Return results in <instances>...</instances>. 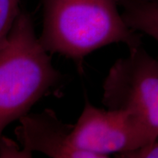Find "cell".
<instances>
[{"label":"cell","mask_w":158,"mask_h":158,"mask_svg":"<svg viewBox=\"0 0 158 158\" xmlns=\"http://www.w3.org/2000/svg\"><path fill=\"white\" fill-rule=\"evenodd\" d=\"M122 16L133 31L149 35L158 42V0H117Z\"/></svg>","instance_id":"8992f818"},{"label":"cell","mask_w":158,"mask_h":158,"mask_svg":"<svg viewBox=\"0 0 158 158\" xmlns=\"http://www.w3.org/2000/svg\"><path fill=\"white\" fill-rule=\"evenodd\" d=\"M73 141L78 149L98 158L116 157L154 143L145 126L126 110L100 109L86 101L74 124Z\"/></svg>","instance_id":"277c9868"},{"label":"cell","mask_w":158,"mask_h":158,"mask_svg":"<svg viewBox=\"0 0 158 158\" xmlns=\"http://www.w3.org/2000/svg\"><path fill=\"white\" fill-rule=\"evenodd\" d=\"M37 37L30 15L20 11L0 46V139L7 125L58 92L63 76Z\"/></svg>","instance_id":"7a4b0ae2"},{"label":"cell","mask_w":158,"mask_h":158,"mask_svg":"<svg viewBox=\"0 0 158 158\" xmlns=\"http://www.w3.org/2000/svg\"><path fill=\"white\" fill-rule=\"evenodd\" d=\"M19 120L15 134L21 147L31 154L40 152L54 158H98L75 146L74 124L63 122L54 110L27 114Z\"/></svg>","instance_id":"5b68a950"},{"label":"cell","mask_w":158,"mask_h":158,"mask_svg":"<svg viewBox=\"0 0 158 158\" xmlns=\"http://www.w3.org/2000/svg\"><path fill=\"white\" fill-rule=\"evenodd\" d=\"M21 0H0V46L8 36L20 13Z\"/></svg>","instance_id":"52a82bcc"},{"label":"cell","mask_w":158,"mask_h":158,"mask_svg":"<svg viewBox=\"0 0 158 158\" xmlns=\"http://www.w3.org/2000/svg\"><path fill=\"white\" fill-rule=\"evenodd\" d=\"M102 104L126 110L145 126L154 142L158 138V60L141 46L116 61L105 78Z\"/></svg>","instance_id":"3957f363"},{"label":"cell","mask_w":158,"mask_h":158,"mask_svg":"<svg viewBox=\"0 0 158 158\" xmlns=\"http://www.w3.org/2000/svg\"><path fill=\"white\" fill-rule=\"evenodd\" d=\"M43 25L40 41L49 53L73 60L79 70L86 56L98 49L124 43L132 50L141 35L127 27L117 0H41Z\"/></svg>","instance_id":"6da1fadb"},{"label":"cell","mask_w":158,"mask_h":158,"mask_svg":"<svg viewBox=\"0 0 158 158\" xmlns=\"http://www.w3.org/2000/svg\"><path fill=\"white\" fill-rule=\"evenodd\" d=\"M31 157L32 154L22 147H20L13 140L2 136L0 139V157L29 158Z\"/></svg>","instance_id":"ba28073f"},{"label":"cell","mask_w":158,"mask_h":158,"mask_svg":"<svg viewBox=\"0 0 158 158\" xmlns=\"http://www.w3.org/2000/svg\"><path fill=\"white\" fill-rule=\"evenodd\" d=\"M121 158H158V141L135 151L116 156Z\"/></svg>","instance_id":"9c48e42d"}]
</instances>
